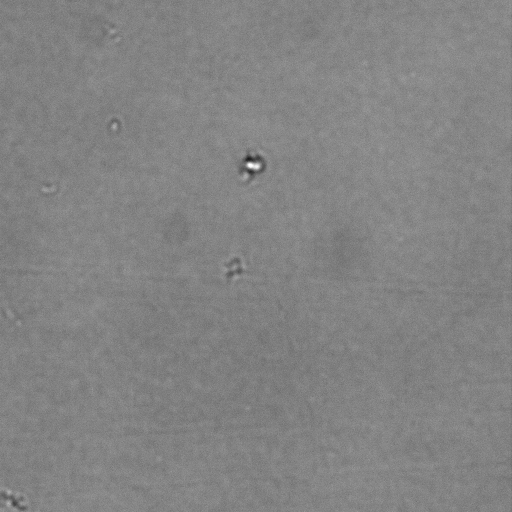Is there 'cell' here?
Segmentation results:
<instances>
[{
  "label": "cell",
  "instance_id": "1",
  "mask_svg": "<svg viewBox=\"0 0 512 512\" xmlns=\"http://www.w3.org/2000/svg\"><path fill=\"white\" fill-rule=\"evenodd\" d=\"M263 164H264V159H262V157L260 155H257V154L252 155V154L248 153V155H246V157L244 158V160L242 162L240 172H241V174H246L247 176L255 175L257 173H260V171L263 168Z\"/></svg>",
  "mask_w": 512,
  "mask_h": 512
}]
</instances>
